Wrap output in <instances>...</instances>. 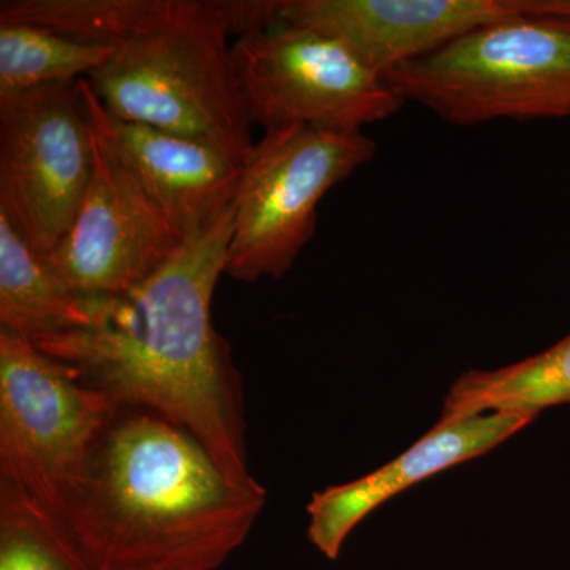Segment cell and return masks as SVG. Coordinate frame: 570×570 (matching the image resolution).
Wrapping results in <instances>:
<instances>
[{"instance_id": "4", "label": "cell", "mask_w": 570, "mask_h": 570, "mask_svg": "<svg viewBox=\"0 0 570 570\" xmlns=\"http://www.w3.org/2000/svg\"><path fill=\"white\" fill-rule=\"evenodd\" d=\"M121 409L31 340L0 326V482L71 535L94 456Z\"/></svg>"}, {"instance_id": "3", "label": "cell", "mask_w": 570, "mask_h": 570, "mask_svg": "<svg viewBox=\"0 0 570 570\" xmlns=\"http://www.w3.org/2000/svg\"><path fill=\"white\" fill-rule=\"evenodd\" d=\"M228 39L213 0H167L88 80L115 118L204 141L243 167L255 141Z\"/></svg>"}, {"instance_id": "11", "label": "cell", "mask_w": 570, "mask_h": 570, "mask_svg": "<svg viewBox=\"0 0 570 570\" xmlns=\"http://www.w3.org/2000/svg\"><path fill=\"white\" fill-rule=\"evenodd\" d=\"M517 11L515 0H287L281 21L328 33L384 78Z\"/></svg>"}, {"instance_id": "7", "label": "cell", "mask_w": 570, "mask_h": 570, "mask_svg": "<svg viewBox=\"0 0 570 570\" xmlns=\"http://www.w3.org/2000/svg\"><path fill=\"white\" fill-rule=\"evenodd\" d=\"M250 122L363 130L395 116L404 100L341 41L281 21L232 45Z\"/></svg>"}, {"instance_id": "1", "label": "cell", "mask_w": 570, "mask_h": 570, "mask_svg": "<svg viewBox=\"0 0 570 570\" xmlns=\"http://www.w3.org/2000/svg\"><path fill=\"white\" fill-rule=\"evenodd\" d=\"M232 234L234 206L141 283L82 303L88 326L33 344L119 406L187 431L235 485L261 490L247 464L242 377L213 324Z\"/></svg>"}, {"instance_id": "6", "label": "cell", "mask_w": 570, "mask_h": 570, "mask_svg": "<svg viewBox=\"0 0 570 570\" xmlns=\"http://www.w3.org/2000/svg\"><path fill=\"white\" fill-rule=\"evenodd\" d=\"M363 130L291 126L268 130L243 164L225 275L279 279L316 234L317 206L376 156Z\"/></svg>"}, {"instance_id": "17", "label": "cell", "mask_w": 570, "mask_h": 570, "mask_svg": "<svg viewBox=\"0 0 570 570\" xmlns=\"http://www.w3.org/2000/svg\"><path fill=\"white\" fill-rule=\"evenodd\" d=\"M0 570H92L67 528L0 482Z\"/></svg>"}, {"instance_id": "13", "label": "cell", "mask_w": 570, "mask_h": 570, "mask_svg": "<svg viewBox=\"0 0 570 570\" xmlns=\"http://www.w3.org/2000/svg\"><path fill=\"white\" fill-rule=\"evenodd\" d=\"M570 404V333L554 346L499 370L461 374L444 400L439 422L487 412L538 417L543 409Z\"/></svg>"}, {"instance_id": "19", "label": "cell", "mask_w": 570, "mask_h": 570, "mask_svg": "<svg viewBox=\"0 0 570 570\" xmlns=\"http://www.w3.org/2000/svg\"><path fill=\"white\" fill-rule=\"evenodd\" d=\"M524 13L558 14L570 18V0H515Z\"/></svg>"}, {"instance_id": "20", "label": "cell", "mask_w": 570, "mask_h": 570, "mask_svg": "<svg viewBox=\"0 0 570 570\" xmlns=\"http://www.w3.org/2000/svg\"><path fill=\"white\" fill-rule=\"evenodd\" d=\"M92 570H195L179 564H102Z\"/></svg>"}, {"instance_id": "5", "label": "cell", "mask_w": 570, "mask_h": 570, "mask_svg": "<svg viewBox=\"0 0 570 570\" xmlns=\"http://www.w3.org/2000/svg\"><path fill=\"white\" fill-rule=\"evenodd\" d=\"M517 3V2H515ZM453 126L570 116V18L517 11L384 77Z\"/></svg>"}, {"instance_id": "2", "label": "cell", "mask_w": 570, "mask_h": 570, "mask_svg": "<svg viewBox=\"0 0 570 570\" xmlns=\"http://www.w3.org/2000/svg\"><path fill=\"white\" fill-rule=\"evenodd\" d=\"M265 497L228 480L187 431L122 407L94 456L73 538L92 569L216 570L245 542Z\"/></svg>"}, {"instance_id": "18", "label": "cell", "mask_w": 570, "mask_h": 570, "mask_svg": "<svg viewBox=\"0 0 570 570\" xmlns=\"http://www.w3.org/2000/svg\"><path fill=\"white\" fill-rule=\"evenodd\" d=\"M287 0H213L227 32L236 40L264 32L281 22Z\"/></svg>"}, {"instance_id": "9", "label": "cell", "mask_w": 570, "mask_h": 570, "mask_svg": "<svg viewBox=\"0 0 570 570\" xmlns=\"http://www.w3.org/2000/svg\"><path fill=\"white\" fill-rule=\"evenodd\" d=\"M94 138L88 193L61 243L43 258L59 287L81 303L124 294L184 245L96 130Z\"/></svg>"}, {"instance_id": "10", "label": "cell", "mask_w": 570, "mask_h": 570, "mask_svg": "<svg viewBox=\"0 0 570 570\" xmlns=\"http://www.w3.org/2000/svg\"><path fill=\"white\" fill-rule=\"evenodd\" d=\"M94 130L142 197L184 243L234 206L242 167L204 141L115 118L88 78L78 80Z\"/></svg>"}, {"instance_id": "12", "label": "cell", "mask_w": 570, "mask_h": 570, "mask_svg": "<svg viewBox=\"0 0 570 570\" xmlns=\"http://www.w3.org/2000/svg\"><path fill=\"white\" fill-rule=\"evenodd\" d=\"M534 420L513 412H487L438 422L412 448L371 474L313 494L307 538L328 560H337L360 521L389 499L445 469L485 455Z\"/></svg>"}, {"instance_id": "16", "label": "cell", "mask_w": 570, "mask_h": 570, "mask_svg": "<svg viewBox=\"0 0 570 570\" xmlns=\"http://www.w3.org/2000/svg\"><path fill=\"white\" fill-rule=\"evenodd\" d=\"M165 6L167 0H7L0 3V26H39L82 43L118 48Z\"/></svg>"}, {"instance_id": "8", "label": "cell", "mask_w": 570, "mask_h": 570, "mask_svg": "<svg viewBox=\"0 0 570 570\" xmlns=\"http://www.w3.org/2000/svg\"><path fill=\"white\" fill-rule=\"evenodd\" d=\"M94 146L78 81L0 97V212L41 261L88 193Z\"/></svg>"}, {"instance_id": "14", "label": "cell", "mask_w": 570, "mask_h": 570, "mask_svg": "<svg viewBox=\"0 0 570 570\" xmlns=\"http://www.w3.org/2000/svg\"><path fill=\"white\" fill-rule=\"evenodd\" d=\"M89 322L85 305L59 287L45 262L0 212V326L40 343Z\"/></svg>"}, {"instance_id": "15", "label": "cell", "mask_w": 570, "mask_h": 570, "mask_svg": "<svg viewBox=\"0 0 570 570\" xmlns=\"http://www.w3.org/2000/svg\"><path fill=\"white\" fill-rule=\"evenodd\" d=\"M115 52L39 26H0V97L89 78Z\"/></svg>"}]
</instances>
